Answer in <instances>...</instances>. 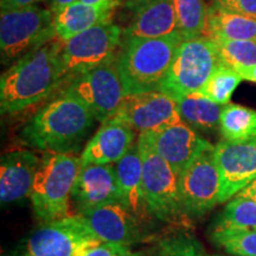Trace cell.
<instances>
[{
    "mask_svg": "<svg viewBox=\"0 0 256 256\" xmlns=\"http://www.w3.org/2000/svg\"><path fill=\"white\" fill-rule=\"evenodd\" d=\"M75 2L76 0H46L48 8L51 10L54 14H56V12H58L60 10L64 8L66 6L72 4V2Z\"/></svg>",
    "mask_w": 256,
    "mask_h": 256,
    "instance_id": "obj_34",
    "label": "cell"
},
{
    "mask_svg": "<svg viewBox=\"0 0 256 256\" xmlns=\"http://www.w3.org/2000/svg\"><path fill=\"white\" fill-rule=\"evenodd\" d=\"M142 160L144 194L150 215L168 223H177L185 214L182 206L179 174L156 151L144 133L138 134Z\"/></svg>",
    "mask_w": 256,
    "mask_h": 256,
    "instance_id": "obj_6",
    "label": "cell"
},
{
    "mask_svg": "<svg viewBox=\"0 0 256 256\" xmlns=\"http://www.w3.org/2000/svg\"><path fill=\"white\" fill-rule=\"evenodd\" d=\"M220 133L228 142H244L256 138V110L228 104L223 106Z\"/></svg>",
    "mask_w": 256,
    "mask_h": 256,
    "instance_id": "obj_24",
    "label": "cell"
},
{
    "mask_svg": "<svg viewBox=\"0 0 256 256\" xmlns=\"http://www.w3.org/2000/svg\"><path fill=\"white\" fill-rule=\"evenodd\" d=\"M206 37L256 43V19L229 11L214 2L208 10Z\"/></svg>",
    "mask_w": 256,
    "mask_h": 256,
    "instance_id": "obj_22",
    "label": "cell"
},
{
    "mask_svg": "<svg viewBox=\"0 0 256 256\" xmlns=\"http://www.w3.org/2000/svg\"><path fill=\"white\" fill-rule=\"evenodd\" d=\"M236 196L238 197H244V198H249V200H252L256 202V179L252 180L250 184L247 185L242 191H240Z\"/></svg>",
    "mask_w": 256,
    "mask_h": 256,
    "instance_id": "obj_36",
    "label": "cell"
},
{
    "mask_svg": "<svg viewBox=\"0 0 256 256\" xmlns=\"http://www.w3.org/2000/svg\"><path fill=\"white\" fill-rule=\"evenodd\" d=\"M144 134L179 176L202 152L215 147L183 121Z\"/></svg>",
    "mask_w": 256,
    "mask_h": 256,
    "instance_id": "obj_14",
    "label": "cell"
},
{
    "mask_svg": "<svg viewBox=\"0 0 256 256\" xmlns=\"http://www.w3.org/2000/svg\"><path fill=\"white\" fill-rule=\"evenodd\" d=\"M158 252L160 256H208L196 238L184 234L162 240Z\"/></svg>",
    "mask_w": 256,
    "mask_h": 256,
    "instance_id": "obj_30",
    "label": "cell"
},
{
    "mask_svg": "<svg viewBox=\"0 0 256 256\" xmlns=\"http://www.w3.org/2000/svg\"><path fill=\"white\" fill-rule=\"evenodd\" d=\"M236 72L241 75L242 80L256 83V66H247V68H240Z\"/></svg>",
    "mask_w": 256,
    "mask_h": 256,
    "instance_id": "obj_35",
    "label": "cell"
},
{
    "mask_svg": "<svg viewBox=\"0 0 256 256\" xmlns=\"http://www.w3.org/2000/svg\"><path fill=\"white\" fill-rule=\"evenodd\" d=\"M214 229H252L256 230V202L235 196L218 216Z\"/></svg>",
    "mask_w": 256,
    "mask_h": 256,
    "instance_id": "obj_27",
    "label": "cell"
},
{
    "mask_svg": "<svg viewBox=\"0 0 256 256\" xmlns=\"http://www.w3.org/2000/svg\"><path fill=\"white\" fill-rule=\"evenodd\" d=\"M183 40L179 32L160 38L124 36L118 66L126 95L160 90Z\"/></svg>",
    "mask_w": 256,
    "mask_h": 256,
    "instance_id": "obj_3",
    "label": "cell"
},
{
    "mask_svg": "<svg viewBox=\"0 0 256 256\" xmlns=\"http://www.w3.org/2000/svg\"><path fill=\"white\" fill-rule=\"evenodd\" d=\"M101 242L78 215L43 223L32 232L19 256H81Z\"/></svg>",
    "mask_w": 256,
    "mask_h": 256,
    "instance_id": "obj_10",
    "label": "cell"
},
{
    "mask_svg": "<svg viewBox=\"0 0 256 256\" xmlns=\"http://www.w3.org/2000/svg\"><path fill=\"white\" fill-rule=\"evenodd\" d=\"M80 2H86V4H102V2H113V0H80Z\"/></svg>",
    "mask_w": 256,
    "mask_h": 256,
    "instance_id": "obj_37",
    "label": "cell"
},
{
    "mask_svg": "<svg viewBox=\"0 0 256 256\" xmlns=\"http://www.w3.org/2000/svg\"><path fill=\"white\" fill-rule=\"evenodd\" d=\"M78 216L102 242L132 246L142 238L139 217L134 215L121 202L83 211Z\"/></svg>",
    "mask_w": 256,
    "mask_h": 256,
    "instance_id": "obj_16",
    "label": "cell"
},
{
    "mask_svg": "<svg viewBox=\"0 0 256 256\" xmlns=\"http://www.w3.org/2000/svg\"><path fill=\"white\" fill-rule=\"evenodd\" d=\"M241 81V75L235 69L220 63L197 94L216 102L217 104L226 106L230 104V98Z\"/></svg>",
    "mask_w": 256,
    "mask_h": 256,
    "instance_id": "obj_26",
    "label": "cell"
},
{
    "mask_svg": "<svg viewBox=\"0 0 256 256\" xmlns=\"http://www.w3.org/2000/svg\"><path fill=\"white\" fill-rule=\"evenodd\" d=\"M136 140V130L122 121L114 118L106 121L83 147L82 166L116 164Z\"/></svg>",
    "mask_w": 256,
    "mask_h": 256,
    "instance_id": "obj_18",
    "label": "cell"
},
{
    "mask_svg": "<svg viewBox=\"0 0 256 256\" xmlns=\"http://www.w3.org/2000/svg\"><path fill=\"white\" fill-rule=\"evenodd\" d=\"M95 121L84 102L63 88L32 115L22 128L20 138L38 151L74 154L81 150Z\"/></svg>",
    "mask_w": 256,
    "mask_h": 256,
    "instance_id": "obj_2",
    "label": "cell"
},
{
    "mask_svg": "<svg viewBox=\"0 0 256 256\" xmlns=\"http://www.w3.org/2000/svg\"><path fill=\"white\" fill-rule=\"evenodd\" d=\"M220 177V204L229 202L256 179V138L244 142L222 140L215 146Z\"/></svg>",
    "mask_w": 256,
    "mask_h": 256,
    "instance_id": "obj_13",
    "label": "cell"
},
{
    "mask_svg": "<svg viewBox=\"0 0 256 256\" xmlns=\"http://www.w3.org/2000/svg\"><path fill=\"white\" fill-rule=\"evenodd\" d=\"M42 0H0V5L2 10H12L19 8H28V6L37 5Z\"/></svg>",
    "mask_w": 256,
    "mask_h": 256,
    "instance_id": "obj_33",
    "label": "cell"
},
{
    "mask_svg": "<svg viewBox=\"0 0 256 256\" xmlns=\"http://www.w3.org/2000/svg\"><path fill=\"white\" fill-rule=\"evenodd\" d=\"M81 168V156L44 152L28 197L36 218L48 223L74 215L70 200Z\"/></svg>",
    "mask_w": 256,
    "mask_h": 256,
    "instance_id": "obj_4",
    "label": "cell"
},
{
    "mask_svg": "<svg viewBox=\"0 0 256 256\" xmlns=\"http://www.w3.org/2000/svg\"><path fill=\"white\" fill-rule=\"evenodd\" d=\"M124 36L160 38L178 32L172 0H124Z\"/></svg>",
    "mask_w": 256,
    "mask_h": 256,
    "instance_id": "obj_15",
    "label": "cell"
},
{
    "mask_svg": "<svg viewBox=\"0 0 256 256\" xmlns=\"http://www.w3.org/2000/svg\"><path fill=\"white\" fill-rule=\"evenodd\" d=\"M214 2L229 11L256 19V0H214Z\"/></svg>",
    "mask_w": 256,
    "mask_h": 256,
    "instance_id": "obj_32",
    "label": "cell"
},
{
    "mask_svg": "<svg viewBox=\"0 0 256 256\" xmlns=\"http://www.w3.org/2000/svg\"><path fill=\"white\" fill-rule=\"evenodd\" d=\"M220 177L215 147L206 150L179 176L182 206L186 217H200L220 204Z\"/></svg>",
    "mask_w": 256,
    "mask_h": 256,
    "instance_id": "obj_11",
    "label": "cell"
},
{
    "mask_svg": "<svg viewBox=\"0 0 256 256\" xmlns=\"http://www.w3.org/2000/svg\"><path fill=\"white\" fill-rule=\"evenodd\" d=\"M63 42L54 40L16 60L0 78V110L14 115L46 101L62 90L66 69Z\"/></svg>",
    "mask_w": 256,
    "mask_h": 256,
    "instance_id": "obj_1",
    "label": "cell"
},
{
    "mask_svg": "<svg viewBox=\"0 0 256 256\" xmlns=\"http://www.w3.org/2000/svg\"><path fill=\"white\" fill-rule=\"evenodd\" d=\"M211 240L230 255L256 256V230L214 229Z\"/></svg>",
    "mask_w": 256,
    "mask_h": 256,
    "instance_id": "obj_29",
    "label": "cell"
},
{
    "mask_svg": "<svg viewBox=\"0 0 256 256\" xmlns=\"http://www.w3.org/2000/svg\"><path fill=\"white\" fill-rule=\"evenodd\" d=\"M140 256H142V254H140ZM158 256H160V255H159V252H158Z\"/></svg>",
    "mask_w": 256,
    "mask_h": 256,
    "instance_id": "obj_38",
    "label": "cell"
},
{
    "mask_svg": "<svg viewBox=\"0 0 256 256\" xmlns=\"http://www.w3.org/2000/svg\"><path fill=\"white\" fill-rule=\"evenodd\" d=\"M119 0L102 4H86L76 0L75 2L54 14L57 40L66 42L88 28L112 20L115 10L119 8Z\"/></svg>",
    "mask_w": 256,
    "mask_h": 256,
    "instance_id": "obj_20",
    "label": "cell"
},
{
    "mask_svg": "<svg viewBox=\"0 0 256 256\" xmlns=\"http://www.w3.org/2000/svg\"><path fill=\"white\" fill-rule=\"evenodd\" d=\"M40 158L28 150L12 151L2 156L0 200L2 206L30 197Z\"/></svg>",
    "mask_w": 256,
    "mask_h": 256,
    "instance_id": "obj_19",
    "label": "cell"
},
{
    "mask_svg": "<svg viewBox=\"0 0 256 256\" xmlns=\"http://www.w3.org/2000/svg\"><path fill=\"white\" fill-rule=\"evenodd\" d=\"M63 88L84 102L98 122L104 124L113 119L126 96L118 66V55L88 72L72 78Z\"/></svg>",
    "mask_w": 256,
    "mask_h": 256,
    "instance_id": "obj_9",
    "label": "cell"
},
{
    "mask_svg": "<svg viewBox=\"0 0 256 256\" xmlns=\"http://www.w3.org/2000/svg\"><path fill=\"white\" fill-rule=\"evenodd\" d=\"M119 2H124V0H119Z\"/></svg>",
    "mask_w": 256,
    "mask_h": 256,
    "instance_id": "obj_39",
    "label": "cell"
},
{
    "mask_svg": "<svg viewBox=\"0 0 256 256\" xmlns=\"http://www.w3.org/2000/svg\"><path fill=\"white\" fill-rule=\"evenodd\" d=\"M56 38L55 14L49 8L32 5L2 11L0 52L5 66L14 64Z\"/></svg>",
    "mask_w": 256,
    "mask_h": 256,
    "instance_id": "obj_5",
    "label": "cell"
},
{
    "mask_svg": "<svg viewBox=\"0 0 256 256\" xmlns=\"http://www.w3.org/2000/svg\"><path fill=\"white\" fill-rule=\"evenodd\" d=\"M114 119L122 121L139 134L182 121L177 100L160 90L126 95Z\"/></svg>",
    "mask_w": 256,
    "mask_h": 256,
    "instance_id": "obj_12",
    "label": "cell"
},
{
    "mask_svg": "<svg viewBox=\"0 0 256 256\" xmlns=\"http://www.w3.org/2000/svg\"><path fill=\"white\" fill-rule=\"evenodd\" d=\"M74 215L92 208L121 202L114 165L82 166L72 192Z\"/></svg>",
    "mask_w": 256,
    "mask_h": 256,
    "instance_id": "obj_17",
    "label": "cell"
},
{
    "mask_svg": "<svg viewBox=\"0 0 256 256\" xmlns=\"http://www.w3.org/2000/svg\"><path fill=\"white\" fill-rule=\"evenodd\" d=\"M114 171L121 203L139 218L150 214L144 194L142 160L138 140L127 154L114 164Z\"/></svg>",
    "mask_w": 256,
    "mask_h": 256,
    "instance_id": "obj_21",
    "label": "cell"
},
{
    "mask_svg": "<svg viewBox=\"0 0 256 256\" xmlns=\"http://www.w3.org/2000/svg\"><path fill=\"white\" fill-rule=\"evenodd\" d=\"M215 42L220 63L238 70L256 66V43L248 40L211 38Z\"/></svg>",
    "mask_w": 256,
    "mask_h": 256,
    "instance_id": "obj_28",
    "label": "cell"
},
{
    "mask_svg": "<svg viewBox=\"0 0 256 256\" xmlns=\"http://www.w3.org/2000/svg\"><path fill=\"white\" fill-rule=\"evenodd\" d=\"M122 38L124 28L108 20L63 42L66 83L116 56Z\"/></svg>",
    "mask_w": 256,
    "mask_h": 256,
    "instance_id": "obj_8",
    "label": "cell"
},
{
    "mask_svg": "<svg viewBox=\"0 0 256 256\" xmlns=\"http://www.w3.org/2000/svg\"><path fill=\"white\" fill-rule=\"evenodd\" d=\"M178 32L184 40L206 37L208 8L203 0H172Z\"/></svg>",
    "mask_w": 256,
    "mask_h": 256,
    "instance_id": "obj_25",
    "label": "cell"
},
{
    "mask_svg": "<svg viewBox=\"0 0 256 256\" xmlns=\"http://www.w3.org/2000/svg\"><path fill=\"white\" fill-rule=\"evenodd\" d=\"M81 256H140V252H133L130 246L101 241L88 247Z\"/></svg>",
    "mask_w": 256,
    "mask_h": 256,
    "instance_id": "obj_31",
    "label": "cell"
},
{
    "mask_svg": "<svg viewBox=\"0 0 256 256\" xmlns=\"http://www.w3.org/2000/svg\"><path fill=\"white\" fill-rule=\"evenodd\" d=\"M218 64V54L211 38L185 40L176 52L160 92L174 96L176 100L198 92Z\"/></svg>",
    "mask_w": 256,
    "mask_h": 256,
    "instance_id": "obj_7",
    "label": "cell"
},
{
    "mask_svg": "<svg viewBox=\"0 0 256 256\" xmlns=\"http://www.w3.org/2000/svg\"><path fill=\"white\" fill-rule=\"evenodd\" d=\"M214 256H220V255H214Z\"/></svg>",
    "mask_w": 256,
    "mask_h": 256,
    "instance_id": "obj_40",
    "label": "cell"
},
{
    "mask_svg": "<svg viewBox=\"0 0 256 256\" xmlns=\"http://www.w3.org/2000/svg\"><path fill=\"white\" fill-rule=\"evenodd\" d=\"M180 119L197 132H212L220 130L223 106L204 98L197 92L177 98Z\"/></svg>",
    "mask_w": 256,
    "mask_h": 256,
    "instance_id": "obj_23",
    "label": "cell"
}]
</instances>
